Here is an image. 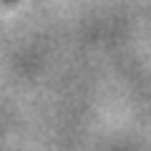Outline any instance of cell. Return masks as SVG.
<instances>
[{
  "instance_id": "cell-1",
  "label": "cell",
  "mask_w": 151,
  "mask_h": 151,
  "mask_svg": "<svg viewBox=\"0 0 151 151\" xmlns=\"http://www.w3.org/2000/svg\"><path fill=\"white\" fill-rule=\"evenodd\" d=\"M3 3H15V0H3Z\"/></svg>"
}]
</instances>
